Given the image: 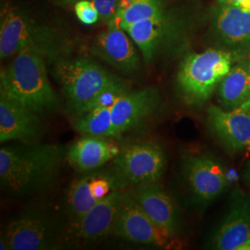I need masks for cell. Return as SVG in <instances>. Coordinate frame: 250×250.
I'll use <instances>...</instances> for the list:
<instances>
[{
  "label": "cell",
  "mask_w": 250,
  "mask_h": 250,
  "mask_svg": "<svg viewBox=\"0 0 250 250\" xmlns=\"http://www.w3.org/2000/svg\"><path fill=\"white\" fill-rule=\"evenodd\" d=\"M62 161V148L53 144L1 147V188L12 197L41 192L53 184Z\"/></svg>",
  "instance_id": "6da1fadb"
},
{
  "label": "cell",
  "mask_w": 250,
  "mask_h": 250,
  "mask_svg": "<svg viewBox=\"0 0 250 250\" xmlns=\"http://www.w3.org/2000/svg\"><path fill=\"white\" fill-rule=\"evenodd\" d=\"M0 96L40 116L50 115L60 107V99L48 80L45 59L30 49L14 56L1 69Z\"/></svg>",
  "instance_id": "7a4b0ae2"
},
{
  "label": "cell",
  "mask_w": 250,
  "mask_h": 250,
  "mask_svg": "<svg viewBox=\"0 0 250 250\" xmlns=\"http://www.w3.org/2000/svg\"><path fill=\"white\" fill-rule=\"evenodd\" d=\"M25 49L55 62L67 58L69 45L54 30L39 24L21 10H3L0 23L1 60L13 58Z\"/></svg>",
  "instance_id": "3957f363"
},
{
  "label": "cell",
  "mask_w": 250,
  "mask_h": 250,
  "mask_svg": "<svg viewBox=\"0 0 250 250\" xmlns=\"http://www.w3.org/2000/svg\"><path fill=\"white\" fill-rule=\"evenodd\" d=\"M237 59L234 54L222 48L188 54L180 64L177 74L183 101L190 107L205 105Z\"/></svg>",
  "instance_id": "277c9868"
},
{
  "label": "cell",
  "mask_w": 250,
  "mask_h": 250,
  "mask_svg": "<svg viewBox=\"0 0 250 250\" xmlns=\"http://www.w3.org/2000/svg\"><path fill=\"white\" fill-rule=\"evenodd\" d=\"M53 73L69 110L78 115L99 91L118 77L88 59L62 58L55 61Z\"/></svg>",
  "instance_id": "5b68a950"
},
{
  "label": "cell",
  "mask_w": 250,
  "mask_h": 250,
  "mask_svg": "<svg viewBox=\"0 0 250 250\" xmlns=\"http://www.w3.org/2000/svg\"><path fill=\"white\" fill-rule=\"evenodd\" d=\"M150 62L163 50L176 48L184 43L186 23L180 16L165 9L161 14L123 28Z\"/></svg>",
  "instance_id": "8992f818"
},
{
  "label": "cell",
  "mask_w": 250,
  "mask_h": 250,
  "mask_svg": "<svg viewBox=\"0 0 250 250\" xmlns=\"http://www.w3.org/2000/svg\"><path fill=\"white\" fill-rule=\"evenodd\" d=\"M129 182L114 165L103 170L85 171L74 179L66 194L70 223L76 222L91 208L116 190H124Z\"/></svg>",
  "instance_id": "52a82bcc"
},
{
  "label": "cell",
  "mask_w": 250,
  "mask_h": 250,
  "mask_svg": "<svg viewBox=\"0 0 250 250\" xmlns=\"http://www.w3.org/2000/svg\"><path fill=\"white\" fill-rule=\"evenodd\" d=\"M58 236L56 224L48 215L40 211L26 212L7 225L1 236L0 250H52Z\"/></svg>",
  "instance_id": "ba28073f"
},
{
  "label": "cell",
  "mask_w": 250,
  "mask_h": 250,
  "mask_svg": "<svg viewBox=\"0 0 250 250\" xmlns=\"http://www.w3.org/2000/svg\"><path fill=\"white\" fill-rule=\"evenodd\" d=\"M124 190H116L91 208L76 222L69 223L62 232L69 245L85 247L99 243L110 234Z\"/></svg>",
  "instance_id": "9c48e42d"
},
{
  "label": "cell",
  "mask_w": 250,
  "mask_h": 250,
  "mask_svg": "<svg viewBox=\"0 0 250 250\" xmlns=\"http://www.w3.org/2000/svg\"><path fill=\"white\" fill-rule=\"evenodd\" d=\"M113 163L130 185L158 182L166 168V156L154 143L128 145L121 149Z\"/></svg>",
  "instance_id": "30bf717a"
},
{
  "label": "cell",
  "mask_w": 250,
  "mask_h": 250,
  "mask_svg": "<svg viewBox=\"0 0 250 250\" xmlns=\"http://www.w3.org/2000/svg\"><path fill=\"white\" fill-rule=\"evenodd\" d=\"M110 234L128 241L159 247L164 246L170 238L145 212L131 192H124Z\"/></svg>",
  "instance_id": "8fae6325"
},
{
  "label": "cell",
  "mask_w": 250,
  "mask_h": 250,
  "mask_svg": "<svg viewBox=\"0 0 250 250\" xmlns=\"http://www.w3.org/2000/svg\"><path fill=\"white\" fill-rule=\"evenodd\" d=\"M183 169L191 192L197 201L206 205L224 193L228 179L223 166L205 155L185 158Z\"/></svg>",
  "instance_id": "7c38bea8"
},
{
  "label": "cell",
  "mask_w": 250,
  "mask_h": 250,
  "mask_svg": "<svg viewBox=\"0 0 250 250\" xmlns=\"http://www.w3.org/2000/svg\"><path fill=\"white\" fill-rule=\"evenodd\" d=\"M207 124L227 151L237 153L250 148V109L225 110L212 105L207 110Z\"/></svg>",
  "instance_id": "4fadbf2b"
},
{
  "label": "cell",
  "mask_w": 250,
  "mask_h": 250,
  "mask_svg": "<svg viewBox=\"0 0 250 250\" xmlns=\"http://www.w3.org/2000/svg\"><path fill=\"white\" fill-rule=\"evenodd\" d=\"M212 30L221 48L238 58L250 50V11L219 4L212 13Z\"/></svg>",
  "instance_id": "5bb4252c"
},
{
  "label": "cell",
  "mask_w": 250,
  "mask_h": 250,
  "mask_svg": "<svg viewBox=\"0 0 250 250\" xmlns=\"http://www.w3.org/2000/svg\"><path fill=\"white\" fill-rule=\"evenodd\" d=\"M107 25V30L96 38L95 53L119 72L129 75L136 73L141 62L129 35L114 19Z\"/></svg>",
  "instance_id": "9a60e30c"
},
{
  "label": "cell",
  "mask_w": 250,
  "mask_h": 250,
  "mask_svg": "<svg viewBox=\"0 0 250 250\" xmlns=\"http://www.w3.org/2000/svg\"><path fill=\"white\" fill-rule=\"evenodd\" d=\"M40 117L31 109L0 96V142L37 143L45 130Z\"/></svg>",
  "instance_id": "2e32d148"
},
{
  "label": "cell",
  "mask_w": 250,
  "mask_h": 250,
  "mask_svg": "<svg viewBox=\"0 0 250 250\" xmlns=\"http://www.w3.org/2000/svg\"><path fill=\"white\" fill-rule=\"evenodd\" d=\"M210 246L213 250H250V197L233 198Z\"/></svg>",
  "instance_id": "e0dca14e"
},
{
  "label": "cell",
  "mask_w": 250,
  "mask_h": 250,
  "mask_svg": "<svg viewBox=\"0 0 250 250\" xmlns=\"http://www.w3.org/2000/svg\"><path fill=\"white\" fill-rule=\"evenodd\" d=\"M161 98L154 88L130 91L111 107L115 135L136 129L143 125L160 107Z\"/></svg>",
  "instance_id": "ac0fdd59"
},
{
  "label": "cell",
  "mask_w": 250,
  "mask_h": 250,
  "mask_svg": "<svg viewBox=\"0 0 250 250\" xmlns=\"http://www.w3.org/2000/svg\"><path fill=\"white\" fill-rule=\"evenodd\" d=\"M130 192L162 232L170 238L177 235L180 225L177 208L158 182L136 185Z\"/></svg>",
  "instance_id": "d6986e66"
},
{
  "label": "cell",
  "mask_w": 250,
  "mask_h": 250,
  "mask_svg": "<svg viewBox=\"0 0 250 250\" xmlns=\"http://www.w3.org/2000/svg\"><path fill=\"white\" fill-rule=\"evenodd\" d=\"M120 151L116 144L104 137L88 135L72 144L66 153V159L73 168L85 172L113 161Z\"/></svg>",
  "instance_id": "ffe728a7"
},
{
  "label": "cell",
  "mask_w": 250,
  "mask_h": 250,
  "mask_svg": "<svg viewBox=\"0 0 250 250\" xmlns=\"http://www.w3.org/2000/svg\"><path fill=\"white\" fill-rule=\"evenodd\" d=\"M220 107L238 109L250 101V63L242 61L233 65L218 86Z\"/></svg>",
  "instance_id": "44dd1931"
},
{
  "label": "cell",
  "mask_w": 250,
  "mask_h": 250,
  "mask_svg": "<svg viewBox=\"0 0 250 250\" xmlns=\"http://www.w3.org/2000/svg\"><path fill=\"white\" fill-rule=\"evenodd\" d=\"M165 9L162 0H121L114 20L122 28H125L140 21L156 17Z\"/></svg>",
  "instance_id": "7402d4cb"
},
{
  "label": "cell",
  "mask_w": 250,
  "mask_h": 250,
  "mask_svg": "<svg viewBox=\"0 0 250 250\" xmlns=\"http://www.w3.org/2000/svg\"><path fill=\"white\" fill-rule=\"evenodd\" d=\"M74 128L82 134L99 137H116L111 118V107L94 109L78 115Z\"/></svg>",
  "instance_id": "603a6c76"
},
{
  "label": "cell",
  "mask_w": 250,
  "mask_h": 250,
  "mask_svg": "<svg viewBox=\"0 0 250 250\" xmlns=\"http://www.w3.org/2000/svg\"><path fill=\"white\" fill-rule=\"evenodd\" d=\"M128 92L130 91L127 84L120 78H117L116 80L108 83L107 86L100 90L99 93L90 100V102L83 107L78 115L98 108L111 107L119 99H122Z\"/></svg>",
  "instance_id": "cb8c5ba5"
},
{
  "label": "cell",
  "mask_w": 250,
  "mask_h": 250,
  "mask_svg": "<svg viewBox=\"0 0 250 250\" xmlns=\"http://www.w3.org/2000/svg\"><path fill=\"white\" fill-rule=\"evenodd\" d=\"M74 11L78 20L85 25L95 24L99 20V10L92 0H80L76 2Z\"/></svg>",
  "instance_id": "d4e9b609"
},
{
  "label": "cell",
  "mask_w": 250,
  "mask_h": 250,
  "mask_svg": "<svg viewBox=\"0 0 250 250\" xmlns=\"http://www.w3.org/2000/svg\"><path fill=\"white\" fill-rule=\"evenodd\" d=\"M99 10V20L108 23L116 15L121 0H92Z\"/></svg>",
  "instance_id": "484cf974"
},
{
  "label": "cell",
  "mask_w": 250,
  "mask_h": 250,
  "mask_svg": "<svg viewBox=\"0 0 250 250\" xmlns=\"http://www.w3.org/2000/svg\"><path fill=\"white\" fill-rule=\"evenodd\" d=\"M219 4L226 6H233L250 11V0H217Z\"/></svg>",
  "instance_id": "4316f807"
},
{
  "label": "cell",
  "mask_w": 250,
  "mask_h": 250,
  "mask_svg": "<svg viewBox=\"0 0 250 250\" xmlns=\"http://www.w3.org/2000/svg\"><path fill=\"white\" fill-rule=\"evenodd\" d=\"M59 1H61V2H62V3H73V2H78V1H80V0H59Z\"/></svg>",
  "instance_id": "83f0119b"
},
{
  "label": "cell",
  "mask_w": 250,
  "mask_h": 250,
  "mask_svg": "<svg viewBox=\"0 0 250 250\" xmlns=\"http://www.w3.org/2000/svg\"><path fill=\"white\" fill-rule=\"evenodd\" d=\"M240 108H245V109H250V102H248L247 104H245L244 106H242Z\"/></svg>",
  "instance_id": "f1b7e54d"
},
{
  "label": "cell",
  "mask_w": 250,
  "mask_h": 250,
  "mask_svg": "<svg viewBox=\"0 0 250 250\" xmlns=\"http://www.w3.org/2000/svg\"><path fill=\"white\" fill-rule=\"evenodd\" d=\"M247 176H248L249 180H250V166L249 167L248 170H247Z\"/></svg>",
  "instance_id": "f546056e"
},
{
  "label": "cell",
  "mask_w": 250,
  "mask_h": 250,
  "mask_svg": "<svg viewBox=\"0 0 250 250\" xmlns=\"http://www.w3.org/2000/svg\"></svg>",
  "instance_id": "4dcf8cb0"
}]
</instances>
